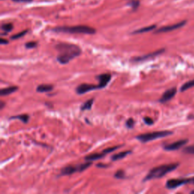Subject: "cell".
I'll return each mask as SVG.
<instances>
[{"label": "cell", "mask_w": 194, "mask_h": 194, "mask_svg": "<svg viewBox=\"0 0 194 194\" xmlns=\"http://www.w3.org/2000/svg\"><path fill=\"white\" fill-rule=\"evenodd\" d=\"M105 156H106V155H105L103 153H94V154H91V155H89V156H85L84 159H85L86 161L93 162V161H95V160H97V159H100V158H103Z\"/></svg>", "instance_id": "15"}, {"label": "cell", "mask_w": 194, "mask_h": 194, "mask_svg": "<svg viewBox=\"0 0 194 194\" xmlns=\"http://www.w3.org/2000/svg\"><path fill=\"white\" fill-rule=\"evenodd\" d=\"M99 89L98 85H94V84H80L76 88V93L78 95H83L84 93L90 92V91L97 90Z\"/></svg>", "instance_id": "6"}, {"label": "cell", "mask_w": 194, "mask_h": 194, "mask_svg": "<svg viewBox=\"0 0 194 194\" xmlns=\"http://www.w3.org/2000/svg\"><path fill=\"white\" fill-rule=\"evenodd\" d=\"M114 177L115 178H117V179H124V178H126L125 172L121 169L118 170V171L115 172V174L114 175Z\"/></svg>", "instance_id": "21"}, {"label": "cell", "mask_w": 194, "mask_h": 194, "mask_svg": "<svg viewBox=\"0 0 194 194\" xmlns=\"http://www.w3.org/2000/svg\"><path fill=\"white\" fill-rule=\"evenodd\" d=\"M29 115L28 114H19V115H15V116H12V117L10 118V119H19L21 120V121H22L23 123H25V124H27V123L28 122V121H29Z\"/></svg>", "instance_id": "18"}, {"label": "cell", "mask_w": 194, "mask_h": 194, "mask_svg": "<svg viewBox=\"0 0 194 194\" xmlns=\"http://www.w3.org/2000/svg\"><path fill=\"white\" fill-rule=\"evenodd\" d=\"M134 120L133 119H129L127 120V121H126V126H127V127L128 128H133V127L134 126Z\"/></svg>", "instance_id": "28"}, {"label": "cell", "mask_w": 194, "mask_h": 194, "mask_svg": "<svg viewBox=\"0 0 194 194\" xmlns=\"http://www.w3.org/2000/svg\"><path fill=\"white\" fill-rule=\"evenodd\" d=\"M187 21H180L179 23L175 24H171V25H168V26H165L162 27V28H159L156 31V33H166V32H170L172 31V30H175L177 29H179V28H182L183 26H184L186 24Z\"/></svg>", "instance_id": "7"}, {"label": "cell", "mask_w": 194, "mask_h": 194, "mask_svg": "<svg viewBox=\"0 0 194 194\" xmlns=\"http://www.w3.org/2000/svg\"><path fill=\"white\" fill-rule=\"evenodd\" d=\"M128 5H129L131 8H134V9H136V8H137L138 7H139L140 2L138 1V0H133V1H131V2L128 3Z\"/></svg>", "instance_id": "25"}, {"label": "cell", "mask_w": 194, "mask_h": 194, "mask_svg": "<svg viewBox=\"0 0 194 194\" xmlns=\"http://www.w3.org/2000/svg\"><path fill=\"white\" fill-rule=\"evenodd\" d=\"M12 1L15 2H18V3H21V2L29 3V2H31L33 0H12Z\"/></svg>", "instance_id": "32"}, {"label": "cell", "mask_w": 194, "mask_h": 194, "mask_svg": "<svg viewBox=\"0 0 194 194\" xmlns=\"http://www.w3.org/2000/svg\"><path fill=\"white\" fill-rule=\"evenodd\" d=\"M37 45V43L36 42H28V43L25 44V47L27 49H33Z\"/></svg>", "instance_id": "29"}, {"label": "cell", "mask_w": 194, "mask_h": 194, "mask_svg": "<svg viewBox=\"0 0 194 194\" xmlns=\"http://www.w3.org/2000/svg\"><path fill=\"white\" fill-rule=\"evenodd\" d=\"M53 90V86L51 84H40L37 87V92L38 93H48Z\"/></svg>", "instance_id": "13"}, {"label": "cell", "mask_w": 194, "mask_h": 194, "mask_svg": "<svg viewBox=\"0 0 194 194\" xmlns=\"http://www.w3.org/2000/svg\"><path fill=\"white\" fill-rule=\"evenodd\" d=\"M194 87V80H190V81H188L187 83H185L183 85H182V87H180V91L181 92H183V91L188 90V89L192 88V87Z\"/></svg>", "instance_id": "20"}, {"label": "cell", "mask_w": 194, "mask_h": 194, "mask_svg": "<svg viewBox=\"0 0 194 194\" xmlns=\"http://www.w3.org/2000/svg\"><path fill=\"white\" fill-rule=\"evenodd\" d=\"M55 49L58 52L57 55V61L62 65L68 63L81 53V50L75 44L67 43H60L55 45Z\"/></svg>", "instance_id": "1"}, {"label": "cell", "mask_w": 194, "mask_h": 194, "mask_svg": "<svg viewBox=\"0 0 194 194\" xmlns=\"http://www.w3.org/2000/svg\"><path fill=\"white\" fill-rule=\"evenodd\" d=\"M176 93H177L176 87H173V88L168 89V90H167L164 93L162 94V97L160 98L159 102H161V103H165V102L171 100L172 98L176 95Z\"/></svg>", "instance_id": "10"}, {"label": "cell", "mask_w": 194, "mask_h": 194, "mask_svg": "<svg viewBox=\"0 0 194 194\" xmlns=\"http://www.w3.org/2000/svg\"><path fill=\"white\" fill-rule=\"evenodd\" d=\"M156 25H150V26L145 27V28H140V29L134 30L132 33L133 34H138V33H146V32L152 31V30L156 29Z\"/></svg>", "instance_id": "17"}, {"label": "cell", "mask_w": 194, "mask_h": 194, "mask_svg": "<svg viewBox=\"0 0 194 194\" xmlns=\"http://www.w3.org/2000/svg\"><path fill=\"white\" fill-rule=\"evenodd\" d=\"M178 166H179L178 163H173V164L162 165H160V166L156 167V168H152L149 173L147 174V175L144 178L143 181L162 178V177H164L165 175L168 174L169 172L175 171Z\"/></svg>", "instance_id": "2"}, {"label": "cell", "mask_w": 194, "mask_h": 194, "mask_svg": "<svg viewBox=\"0 0 194 194\" xmlns=\"http://www.w3.org/2000/svg\"><path fill=\"white\" fill-rule=\"evenodd\" d=\"M165 51V49H161V50H157L156 52H151V53L147 54V55H142V56H138V57H135V58H133V61L136 62H144V61L149 59V58H153L154 57L158 56V55H161L162 53H163Z\"/></svg>", "instance_id": "8"}, {"label": "cell", "mask_w": 194, "mask_h": 194, "mask_svg": "<svg viewBox=\"0 0 194 194\" xmlns=\"http://www.w3.org/2000/svg\"><path fill=\"white\" fill-rule=\"evenodd\" d=\"M131 153H132V152H131V151L121 152V153H116V154L113 155V156H112V158H112V161H118V160H120V159H122V158H124L126 156H127V155L131 154Z\"/></svg>", "instance_id": "16"}, {"label": "cell", "mask_w": 194, "mask_h": 194, "mask_svg": "<svg viewBox=\"0 0 194 194\" xmlns=\"http://www.w3.org/2000/svg\"><path fill=\"white\" fill-rule=\"evenodd\" d=\"M187 143H188V140H180L172 143L171 144L165 145L164 146V149L167 150V151H175V150H178L180 148L183 147Z\"/></svg>", "instance_id": "9"}, {"label": "cell", "mask_w": 194, "mask_h": 194, "mask_svg": "<svg viewBox=\"0 0 194 194\" xmlns=\"http://www.w3.org/2000/svg\"><path fill=\"white\" fill-rule=\"evenodd\" d=\"M119 148H121V146H114V147L108 148V149H106L105 150H103V151H102V153H103L105 155H106V154H108V153H112V152H114V150L119 149Z\"/></svg>", "instance_id": "26"}, {"label": "cell", "mask_w": 194, "mask_h": 194, "mask_svg": "<svg viewBox=\"0 0 194 194\" xmlns=\"http://www.w3.org/2000/svg\"><path fill=\"white\" fill-rule=\"evenodd\" d=\"M92 165V162L91 161H87V162L85 163H83V164H80L78 165V168H79V171H84V170L87 169L90 165Z\"/></svg>", "instance_id": "23"}, {"label": "cell", "mask_w": 194, "mask_h": 194, "mask_svg": "<svg viewBox=\"0 0 194 194\" xmlns=\"http://www.w3.org/2000/svg\"><path fill=\"white\" fill-rule=\"evenodd\" d=\"M185 153H188V154H194V146H190L185 147L183 150Z\"/></svg>", "instance_id": "27"}, {"label": "cell", "mask_w": 194, "mask_h": 194, "mask_svg": "<svg viewBox=\"0 0 194 194\" xmlns=\"http://www.w3.org/2000/svg\"><path fill=\"white\" fill-rule=\"evenodd\" d=\"M5 105H6V103H5L4 102H2V101H1V102H0V109H2L3 108H4Z\"/></svg>", "instance_id": "34"}, {"label": "cell", "mask_w": 194, "mask_h": 194, "mask_svg": "<svg viewBox=\"0 0 194 194\" xmlns=\"http://www.w3.org/2000/svg\"><path fill=\"white\" fill-rule=\"evenodd\" d=\"M79 171L78 165L77 166H73V165H68V166L65 167L61 171V175L62 176H65V175H71L75 172Z\"/></svg>", "instance_id": "12"}, {"label": "cell", "mask_w": 194, "mask_h": 194, "mask_svg": "<svg viewBox=\"0 0 194 194\" xmlns=\"http://www.w3.org/2000/svg\"><path fill=\"white\" fill-rule=\"evenodd\" d=\"M143 121H144L145 124H147V125H152V124H153V123H154L153 120L149 117H144L143 118Z\"/></svg>", "instance_id": "30"}, {"label": "cell", "mask_w": 194, "mask_h": 194, "mask_svg": "<svg viewBox=\"0 0 194 194\" xmlns=\"http://www.w3.org/2000/svg\"><path fill=\"white\" fill-rule=\"evenodd\" d=\"M93 101H94V99H89V100H87V102H84V103L81 106V107H80L81 111L90 110L91 108H92V106H93Z\"/></svg>", "instance_id": "19"}, {"label": "cell", "mask_w": 194, "mask_h": 194, "mask_svg": "<svg viewBox=\"0 0 194 194\" xmlns=\"http://www.w3.org/2000/svg\"><path fill=\"white\" fill-rule=\"evenodd\" d=\"M0 43H1V44H2V45H4V44H8V40H5V39L2 38V39H1V40H0Z\"/></svg>", "instance_id": "33"}, {"label": "cell", "mask_w": 194, "mask_h": 194, "mask_svg": "<svg viewBox=\"0 0 194 194\" xmlns=\"http://www.w3.org/2000/svg\"><path fill=\"white\" fill-rule=\"evenodd\" d=\"M27 33H28V30H24V31H21V32H20V33H16V34L11 36V40H18V39L24 36Z\"/></svg>", "instance_id": "24"}, {"label": "cell", "mask_w": 194, "mask_h": 194, "mask_svg": "<svg viewBox=\"0 0 194 194\" xmlns=\"http://www.w3.org/2000/svg\"><path fill=\"white\" fill-rule=\"evenodd\" d=\"M109 165L107 164H103V163H99V164L97 165V167L99 168H108Z\"/></svg>", "instance_id": "31"}, {"label": "cell", "mask_w": 194, "mask_h": 194, "mask_svg": "<svg viewBox=\"0 0 194 194\" xmlns=\"http://www.w3.org/2000/svg\"><path fill=\"white\" fill-rule=\"evenodd\" d=\"M18 87H15V86H11V87H8L7 88L2 89L0 90V95H1V97L9 95V94L16 92L18 90Z\"/></svg>", "instance_id": "14"}, {"label": "cell", "mask_w": 194, "mask_h": 194, "mask_svg": "<svg viewBox=\"0 0 194 194\" xmlns=\"http://www.w3.org/2000/svg\"><path fill=\"white\" fill-rule=\"evenodd\" d=\"M1 28L4 32H6V33H8V32H10V31H11V30H12L13 25L10 23L3 24L1 26Z\"/></svg>", "instance_id": "22"}, {"label": "cell", "mask_w": 194, "mask_h": 194, "mask_svg": "<svg viewBox=\"0 0 194 194\" xmlns=\"http://www.w3.org/2000/svg\"><path fill=\"white\" fill-rule=\"evenodd\" d=\"M173 133L171 131H155V132L147 133V134H143L138 135L136 136L138 140L141 141L142 143H147L149 141L155 140L156 139L159 138H163L165 136H168L171 135Z\"/></svg>", "instance_id": "4"}, {"label": "cell", "mask_w": 194, "mask_h": 194, "mask_svg": "<svg viewBox=\"0 0 194 194\" xmlns=\"http://www.w3.org/2000/svg\"><path fill=\"white\" fill-rule=\"evenodd\" d=\"M112 75L110 74H102V75H98L97 77V79L99 81V84H98V87L99 89L104 88L106 87L108 83L110 81Z\"/></svg>", "instance_id": "11"}, {"label": "cell", "mask_w": 194, "mask_h": 194, "mask_svg": "<svg viewBox=\"0 0 194 194\" xmlns=\"http://www.w3.org/2000/svg\"><path fill=\"white\" fill-rule=\"evenodd\" d=\"M191 193H194V190H192V191H191Z\"/></svg>", "instance_id": "35"}, {"label": "cell", "mask_w": 194, "mask_h": 194, "mask_svg": "<svg viewBox=\"0 0 194 194\" xmlns=\"http://www.w3.org/2000/svg\"><path fill=\"white\" fill-rule=\"evenodd\" d=\"M187 183H193L194 184V178L170 179L166 182V185L165 186H166L168 189H175L183 184H187Z\"/></svg>", "instance_id": "5"}, {"label": "cell", "mask_w": 194, "mask_h": 194, "mask_svg": "<svg viewBox=\"0 0 194 194\" xmlns=\"http://www.w3.org/2000/svg\"><path fill=\"white\" fill-rule=\"evenodd\" d=\"M55 32L67 33H83V34H94L97 30L94 28L85 25H77L73 27H57L52 29Z\"/></svg>", "instance_id": "3"}]
</instances>
